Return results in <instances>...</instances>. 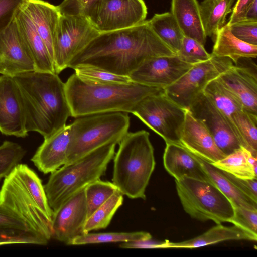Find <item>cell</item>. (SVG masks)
Wrapping results in <instances>:
<instances>
[{"label": "cell", "mask_w": 257, "mask_h": 257, "mask_svg": "<svg viewBox=\"0 0 257 257\" xmlns=\"http://www.w3.org/2000/svg\"><path fill=\"white\" fill-rule=\"evenodd\" d=\"M175 55L145 20L132 27L99 33L73 58L68 68L85 64L130 76L149 58Z\"/></svg>", "instance_id": "6da1fadb"}, {"label": "cell", "mask_w": 257, "mask_h": 257, "mask_svg": "<svg viewBox=\"0 0 257 257\" xmlns=\"http://www.w3.org/2000/svg\"><path fill=\"white\" fill-rule=\"evenodd\" d=\"M14 78L22 97L28 132H38L44 139L66 125L71 112L58 74L33 71Z\"/></svg>", "instance_id": "7a4b0ae2"}, {"label": "cell", "mask_w": 257, "mask_h": 257, "mask_svg": "<svg viewBox=\"0 0 257 257\" xmlns=\"http://www.w3.org/2000/svg\"><path fill=\"white\" fill-rule=\"evenodd\" d=\"M71 116L111 112L131 113L146 97L164 92V89L136 82L128 84H94L75 73L65 83Z\"/></svg>", "instance_id": "3957f363"}, {"label": "cell", "mask_w": 257, "mask_h": 257, "mask_svg": "<svg viewBox=\"0 0 257 257\" xmlns=\"http://www.w3.org/2000/svg\"><path fill=\"white\" fill-rule=\"evenodd\" d=\"M149 133L128 132L119 142L113 159L112 183L131 199H146L145 191L155 167Z\"/></svg>", "instance_id": "277c9868"}, {"label": "cell", "mask_w": 257, "mask_h": 257, "mask_svg": "<svg viewBox=\"0 0 257 257\" xmlns=\"http://www.w3.org/2000/svg\"><path fill=\"white\" fill-rule=\"evenodd\" d=\"M116 145L110 143L101 146L51 173L44 187L53 212L72 195L100 179L114 156Z\"/></svg>", "instance_id": "5b68a950"}, {"label": "cell", "mask_w": 257, "mask_h": 257, "mask_svg": "<svg viewBox=\"0 0 257 257\" xmlns=\"http://www.w3.org/2000/svg\"><path fill=\"white\" fill-rule=\"evenodd\" d=\"M126 113L111 112L76 118L70 124L71 141L65 164L110 143L119 144L128 132Z\"/></svg>", "instance_id": "8992f818"}, {"label": "cell", "mask_w": 257, "mask_h": 257, "mask_svg": "<svg viewBox=\"0 0 257 257\" xmlns=\"http://www.w3.org/2000/svg\"><path fill=\"white\" fill-rule=\"evenodd\" d=\"M175 183L183 208L192 218L216 224L230 222L234 207L213 183L186 177L175 180Z\"/></svg>", "instance_id": "52a82bcc"}, {"label": "cell", "mask_w": 257, "mask_h": 257, "mask_svg": "<svg viewBox=\"0 0 257 257\" xmlns=\"http://www.w3.org/2000/svg\"><path fill=\"white\" fill-rule=\"evenodd\" d=\"M186 110L163 92L143 99L132 114L161 137L166 143L180 144Z\"/></svg>", "instance_id": "ba28073f"}, {"label": "cell", "mask_w": 257, "mask_h": 257, "mask_svg": "<svg viewBox=\"0 0 257 257\" xmlns=\"http://www.w3.org/2000/svg\"><path fill=\"white\" fill-rule=\"evenodd\" d=\"M233 64L229 58L211 54L208 60L194 64L176 82L165 88L164 92L174 102L188 109L192 101L203 91L206 86Z\"/></svg>", "instance_id": "9c48e42d"}, {"label": "cell", "mask_w": 257, "mask_h": 257, "mask_svg": "<svg viewBox=\"0 0 257 257\" xmlns=\"http://www.w3.org/2000/svg\"><path fill=\"white\" fill-rule=\"evenodd\" d=\"M99 33L86 17L60 14L54 44L55 73L68 68L73 58Z\"/></svg>", "instance_id": "30bf717a"}, {"label": "cell", "mask_w": 257, "mask_h": 257, "mask_svg": "<svg viewBox=\"0 0 257 257\" xmlns=\"http://www.w3.org/2000/svg\"><path fill=\"white\" fill-rule=\"evenodd\" d=\"M147 8L144 0H101L87 18L99 32L132 27L146 20Z\"/></svg>", "instance_id": "8fae6325"}, {"label": "cell", "mask_w": 257, "mask_h": 257, "mask_svg": "<svg viewBox=\"0 0 257 257\" xmlns=\"http://www.w3.org/2000/svg\"><path fill=\"white\" fill-rule=\"evenodd\" d=\"M188 110L205 126L225 155L241 147L227 119L203 92L195 98Z\"/></svg>", "instance_id": "7c38bea8"}, {"label": "cell", "mask_w": 257, "mask_h": 257, "mask_svg": "<svg viewBox=\"0 0 257 257\" xmlns=\"http://www.w3.org/2000/svg\"><path fill=\"white\" fill-rule=\"evenodd\" d=\"M33 71V59L15 17L0 32V74L14 77Z\"/></svg>", "instance_id": "4fadbf2b"}, {"label": "cell", "mask_w": 257, "mask_h": 257, "mask_svg": "<svg viewBox=\"0 0 257 257\" xmlns=\"http://www.w3.org/2000/svg\"><path fill=\"white\" fill-rule=\"evenodd\" d=\"M84 188L67 199L53 214L52 237L67 245L85 233L87 208Z\"/></svg>", "instance_id": "5bb4252c"}, {"label": "cell", "mask_w": 257, "mask_h": 257, "mask_svg": "<svg viewBox=\"0 0 257 257\" xmlns=\"http://www.w3.org/2000/svg\"><path fill=\"white\" fill-rule=\"evenodd\" d=\"M193 65L176 54L149 58L129 76L134 82L165 89L179 79Z\"/></svg>", "instance_id": "9a60e30c"}, {"label": "cell", "mask_w": 257, "mask_h": 257, "mask_svg": "<svg viewBox=\"0 0 257 257\" xmlns=\"http://www.w3.org/2000/svg\"><path fill=\"white\" fill-rule=\"evenodd\" d=\"M0 132L6 136H28L24 103L14 77L0 75Z\"/></svg>", "instance_id": "2e32d148"}, {"label": "cell", "mask_w": 257, "mask_h": 257, "mask_svg": "<svg viewBox=\"0 0 257 257\" xmlns=\"http://www.w3.org/2000/svg\"><path fill=\"white\" fill-rule=\"evenodd\" d=\"M180 144L200 159L213 164L225 155L217 147L205 126L187 109Z\"/></svg>", "instance_id": "e0dca14e"}, {"label": "cell", "mask_w": 257, "mask_h": 257, "mask_svg": "<svg viewBox=\"0 0 257 257\" xmlns=\"http://www.w3.org/2000/svg\"><path fill=\"white\" fill-rule=\"evenodd\" d=\"M218 78L239 99L244 110L257 115L256 68L234 64Z\"/></svg>", "instance_id": "ac0fdd59"}, {"label": "cell", "mask_w": 257, "mask_h": 257, "mask_svg": "<svg viewBox=\"0 0 257 257\" xmlns=\"http://www.w3.org/2000/svg\"><path fill=\"white\" fill-rule=\"evenodd\" d=\"M70 141V124L66 125L44 138L31 161L43 173H51L66 164Z\"/></svg>", "instance_id": "d6986e66"}, {"label": "cell", "mask_w": 257, "mask_h": 257, "mask_svg": "<svg viewBox=\"0 0 257 257\" xmlns=\"http://www.w3.org/2000/svg\"><path fill=\"white\" fill-rule=\"evenodd\" d=\"M21 9L44 41L54 63V44L60 16L57 6L43 0H26Z\"/></svg>", "instance_id": "ffe728a7"}, {"label": "cell", "mask_w": 257, "mask_h": 257, "mask_svg": "<svg viewBox=\"0 0 257 257\" xmlns=\"http://www.w3.org/2000/svg\"><path fill=\"white\" fill-rule=\"evenodd\" d=\"M163 164L165 169L175 180L186 177L211 182L199 157L180 144L166 143Z\"/></svg>", "instance_id": "44dd1931"}, {"label": "cell", "mask_w": 257, "mask_h": 257, "mask_svg": "<svg viewBox=\"0 0 257 257\" xmlns=\"http://www.w3.org/2000/svg\"><path fill=\"white\" fill-rule=\"evenodd\" d=\"M229 240L256 241L257 236L236 226H225L217 225L203 234L190 239L177 242L165 240L157 243L155 248H195Z\"/></svg>", "instance_id": "7402d4cb"}, {"label": "cell", "mask_w": 257, "mask_h": 257, "mask_svg": "<svg viewBox=\"0 0 257 257\" xmlns=\"http://www.w3.org/2000/svg\"><path fill=\"white\" fill-rule=\"evenodd\" d=\"M15 19L33 59L35 71L55 73L53 60L44 41L21 8Z\"/></svg>", "instance_id": "603a6c76"}, {"label": "cell", "mask_w": 257, "mask_h": 257, "mask_svg": "<svg viewBox=\"0 0 257 257\" xmlns=\"http://www.w3.org/2000/svg\"><path fill=\"white\" fill-rule=\"evenodd\" d=\"M171 13L184 36L204 46L205 35L197 0H171Z\"/></svg>", "instance_id": "cb8c5ba5"}, {"label": "cell", "mask_w": 257, "mask_h": 257, "mask_svg": "<svg viewBox=\"0 0 257 257\" xmlns=\"http://www.w3.org/2000/svg\"><path fill=\"white\" fill-rule=\"evenodd\" d=\"M215 42L211 54L229 58L234 64L242 58H256L257 45L245 43L235 37L229 25L225 24L215 35Z\"/></svg>", "instance_id": "d4e9b609"}, {"label": "cell", "mask_w": 257, "mask_h": 257, "mask_svg": "<svg viewBox=\"0 0 257 257\" xmlns=\"http://www.w3.org/2000/svg\"><path fill=\"white\" fill-rule=\"evenodd\" d=\"M199 158L201 165L211 182L228 199L234 207L257 210V201L243 193L226 177L223 171Z\"/></svg>", "instance_id": "484cf974"}, {"label": "cell", "mask_w": 257, "mask_h": 257, "mask_svg": "<svg viewBox=\"0 0 257 257\" xmlns=\"http://www.w3.org/2000/svg\"><path fill=\"white\" fill-rule=\"evenodd\" d=\"M256 158L241 147L212 164L238 178L256 179Z\"/></svg>", "instance_id": "4316f807"}, {"label": "cell", "mask_w": 257, "mask_h": 257, "mask_svg": "<svg viewBox=\"0 0 257 257\" xmlns=\"http://www.w3.org/2000/svg\"><path fill=\"white\" fill-rule=\"evenodd\" d=\"M203 92L224 115L233 130V117L238 112L244 110L239 99L218 78L211 81Z\"/></svg>", "instance_id": "83f0119b"}, {"label": "cell", "mask_w": 257, "mask_h": 257, "mask_svg": "<svg viewBox=\"0 0 257 257\" xmlns=\"http://www.w3.org/2000/svg\"><path fill=\"white\" fill-rule=\"evenodd\" d=\"M235 0H203L199 4L201 20L206 36L215 37L226 22Z\"/></svg>", "instance_id": "f1b7e54d"}, {"label": "cell", "mask_w": 257, "mask_h": 257, "mask_svg": "<svg viewBox=\"0 0 257 257\" xmlns=\"http://www.w3.org/2000/svg\"><path fill=\"white\" fill-rule=\"evenodd\" d=\"M148 22L157 35L176 54L184 36L172 13L156 14Z\"/></svg>", "instance_id": "f546056e"}, {"label": "cell", "mask_w": 257, "mask_h": 257, "mask_svg": "<svg viewBox=\"0 0 257 257\" xmlns=\"http://www.w3.org/2000/svg\"><path fill=\"white\" fill-rule=\"evenodd\" d=\"M257 115L244 110L233 117L232 128L241 146L257 157Z\"/></svg>", "instance_id": "4dcf8cb0"}, {"label": "cell", "mask_w": 257, "mask_h": 257, "mask_svg": "<svg viewBox=\"0 0 257 257\" xmlns=\"http://www.w3.org/2000/svg\"><path fill=\"white\" fill-rule=\"evenodd\" d=\"M152 236L145 231L132 232H107L98 233H87L73 239L69 245H80L89 244L127 242L149 241Z\"/></svg>", "instance_id": "1f68e13d"}, {"label": "cell", "mask_w": 257, "mask_h": 257, "mask_svg": "<svg viewBox=\"0 0 257 257\" xmlns=\"http://www.w3.org/2000/svg\"><path fill=\"white\" fill-rule=\"evenodd\" d=\"M123 201V195L117 191L87 218L84 227L85 233L106 228Z\"/></svg>", "instance_id": "d6a6232c"}, {"label": "cell", "mask_w": 257, "mask_h": 257, "mask_svg": "<svg viewBox=\"0 0 257 257\" xmlns=\"http://www.w3.org/2000/svg\"><path fill=\"white\" fill-rule=\"evenodd\" d=\"M73 69L80 79L94 84H128L134 82L129 76L114 74L88 65H79Z\"/></svg>", "instance_id": "836d02e7"}, {"label": "cell", "mask_w": 257, "mask_h": 257, "mask_svg": "<svg viewBox=\"0 0 257 257\" xmlns=\"http://www.w3.org/2000/svg\"><path fill=\"white\" fill-rule=\"evenodd\" d=\"M84 191L88 218L98 207L118 191V189L112 182L99 179L87 185L84 188Z\"/></svg>", "instance_id": "e575fe53"}, {"label": "cell", "mask_w": 257, "mask_h": 257, "mask_svg": "<svg viewBox=\"0 0 257 257\" xmlns=\"http://www.w3.org/2000/svg\"><path fill=\"white\" fill-rule=\"evenodd\" d=\"M25 154L24 149L16 143L5 141L0 145V181L20 163Z\"/></svg>", "instance_id": "d590c367"}, {"label": "cell", "mask_w": 257, "mask_h": 257, "mask_svg": "<svg viewBox=\"0 0 257 257\" xmlns=\"http://www.w3.org/2000/svg\"><path fill=\"white\" fill-rule=\"evenodd\" d=\"M49 240L34 233L8 228H0V246L15 244L46 245Z\"/></svg>", "instance_id": "8d00e7d4"}, {"label": "cell", "mask_w": 257, "mask_h": 257, "mask_svg": "<svg viewBox=\"0 0 257 257\" xmlns=\"http://www.w3.org/2000/svg\"><path fill=\"white\" fill-rule=\"evenodd\" d=\"M176 55L182 61L194 65L208 60L211 56L204 46L194 39L184 36Z\"/></svg>", "instance_id": "74e56055"}, {"label": "cell", "mask_w": 257, "mask_h": 257, "mask_svg": "<svg viewBox=\"0 0 257 257\" xmlns=\"http://www.w3.org/2000/svg\"><path fill=\"white\" fill-rule=\"evenodd\" d=\"M0 228H8L30 231L45 237L38 233L26 220L12 207L1 202Z\"/></svg>", "instance_id": "f35d334b"}, {"label": "cell", "mask_w": 257, "mask_h": 257, "mask_svg": "<svg viewBox=\"0 0 257 257\" xmlns=\"http://www.w3.org/2000/svg\"><path fill=\"white\" fill-rule=\"evenodd\" d=\"M234 209V215L230 223L257 236V210L242 207Z\"/></svg>", "instance_id": "ab89813d"}, {"label": "cell", "mask_w": 257, "mask_h": 257, "mask_svg": "<svg viewBox=\"0 0 257 257\" xmlns=\"http://www.w3.org/2000/svg\"><path fill=\"white\" fill-rule=\"evenodd\" d=\"M101 0H63L58 6L61 15L87 18L92 8Z\"/></svg>", "instance_id": "60d3db41"}, {"label": "cell", "mask_w": 257, "mask_h": 257, "mask_svg": "<svg viewBox=\"0 0 257 257\" xmlns=\"http://www.w3.org/2000/svg\"><path fill=\"white\" fill-rule=\"evenodd\" d=\"M229 26L231 33L237 38L257 45V21L244 20Z\"/></svg>", "instance_id": "b9f144b4"}, {"label": "cell", "mask_w": 257, "mask_h": 257, "mask_svg": "<svg viewBox=\"0 0 257 257\" xmlns=\"http://www.w3.org/2000/svg\"><path fill=\"white\" fill-rule=\"evenodd\" d=\"M26 0H0V32L14 20Z\"/></svg>", "instance_id": "7bdbcfd3"}, {"label": "cell", "mask_w": 257, "mask_h": 257, "mask_svg": "<svg viewBox=\"0 0 257 257\" xmlns=\"http://www.w3.org/2000/svg\"><path fill=\"white\" fill-rule=\"evenodd\" d=\"M223 172L237 188L253 200L257 201L256 179H242L236 177L226 172L223 171Z\"/></svg>", "instance_id": "ee69618b"}, {"label": "cell", "mask_w": 257, "mask_h": 257, "mask_svg": "<svg viewBox=\"0 0 257 257\" xmlns=\"http://www.w3.org/2000/svg\"><path fill=\"white\" fill-rule=\"evenodd\" d=\"M254 0H237L234 7L230 19L227 23L231 25L245 20L246 13Z\"/></svg>", "instance_id": "f6af8a7d"}, {"label": "cell", "mask_w": 257, "mask_h": 257, "mask_svg": "<svg viewBox=\"0 0 257 257\" xmlns=\"http://www.w3.org/2000/svg\"><path fill=\"white\" fill-rule=\"evenodd\" d=\"M245 20L257 21V0H254L248 9Z\"/></svg>", "instance_id": "bcb514c9"}]
</instances>
